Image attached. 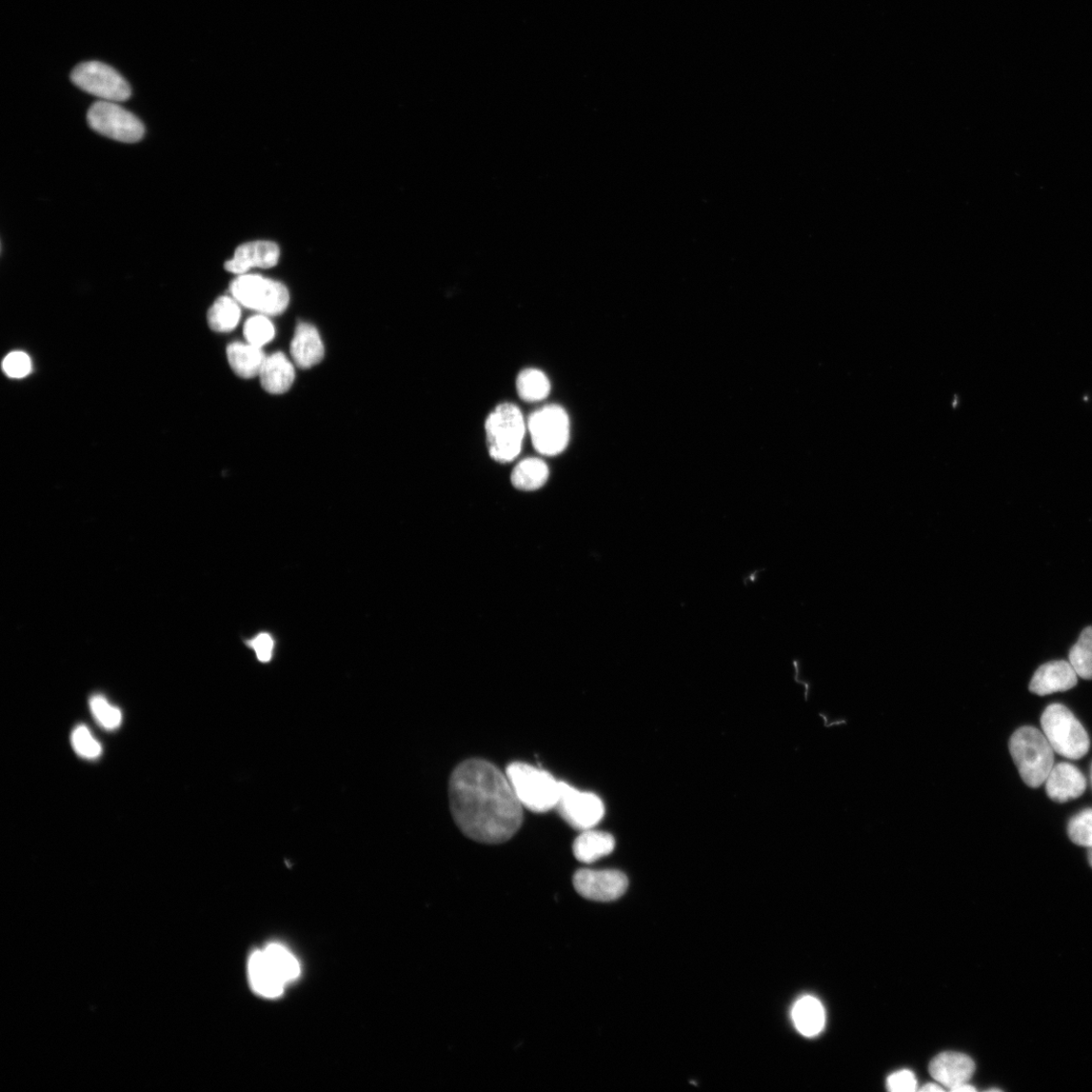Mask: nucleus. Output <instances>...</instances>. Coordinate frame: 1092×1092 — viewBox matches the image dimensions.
Listing matches in <instances>:
<instances>
[{
	"label": "nucleus",
	"instance_id": "29",
	"mask_svg": "<svg viewBox=\"0 0 1092 1092\" xmlns=\"http://www.w3.org/2000/svg\"><path fill=\"white\" fill-rule=\"evenodd\" d=\"M275 335L272 322L266 315H257L248 319L244 326L246 342L257 347L269 343Z\"/></svg>",
	"mask_w": 1092,
	"mask_h": 1092
},
{
	"label": "nucleus",
	"instance_id": "15",
	"mask_svg": "<svg viewBox=\"0 0 1092 1092\" xmlns=\"http://www.w3.org/2000/svg\"><path fill=\"white\" fill-rule=\"evenodd\" d=\"M1045 784L1049 798L1059 803L1080 798L1086 789L1083 774L1068 763L1052 768Z\"/></svg>",
	"mask_w": 1092,
	"mask_h": 1092
},
{
	"label": "nucleus",
	"instance_id": "3",
	"mask_svg": "<svg viewBox=\"0 0 1092 1092\" xmlns=\"http://www.w3.org/2000/svg\"><path fill=\"white\" fill-rule=\"evenodd\" d=\"M508 780L523 807L536 813L557 806L560 781L550 773L529 764L514 762L506 769Z\"/></svg>",
	"mask_w": 1092,
	"mask_h": 1092
},
{
	"label": "nucleus",
	"instance_id": "16",
	"mask_svg": "<svg viewBox=\"0 0 1092 1092\" xmlns=\"http://www.w3.org/2000/svg\"><path fill=\"white\" fill-rule=\"evenodd\" d=\"M248 977L252 990L267 999L280 998L287 983L279 975L263 950L252 952L248 962Z\"/></svg>",
	"mask_w": 1092,
	"mask_h": 1092
},
{
	"label": "nucleus",
	"instance_id": "17",
	"mask_svg": "<svg viewBox=\"0 0 1092 1092\" xmlns=\"http://www.w3.org/2000/svg\"><path fill=\"white\" fill-rule=\"evenodd\" d=\"M324 353L319 332L307 323L297 325L291 345L294 364L301 368H311L322 362Z\"/></svg>",
	"mask_w": 1092,
	"mask_h": 1092
},
{
	"label": "nucleus",
	"instance_id": "14",
	"mask_svg": "<svg viewBox=\"0 0 1092 1092\" xmlns=\"http://www.w3.org/2000/svg\"><path fill=\"white\" fill-rule=\"evenodd\" d=\"M1079 674L1066 661L1050 662L1041 666L1029 683V691L1046 697L1056 692H1065L1078 685Z\"/></svg>",
	"mask_w": 1092,
	"mask_h": 1092
},
{
	"label": "nucleus",
	"instance_id": "11",
	"mask_svg": "<svg viewBox=\"0 0 1092 1092\" xmlns=\"http://www.w3.org/2000/svg\"><path fill=\"white\" fill-rule=\"evenodd\" d=\"M573 886L581 897L589 901L608 902L624 895L628 879L618 870L582 869L575 872Z\"/></svg>",
	"mask_w": 1092,
	"mask_h": 1092
},
{
	"label": "nucleus",
	"instance_id": "23",
	"mask_svg": "<svg viewBox=\"0 0 1092 1092\" xmlns=\"http://www.w3.org/2000/svg\"><path fill=\"white\" fill-rule=\"evenodd\" d=\"M241 304L233 296L224 295L213 304L208 313V323L212 330L226 333L234 330L240 324L241 317Z\"/></svg>",
	"mask_w": 1092,
	"mask_h": 1092
},
{
	"label": "nucleus",
	"instance_id": "37",
	"mask_svg": "<svg viewBox=\"0 0 1092 1092\" xmlns=\"http://www.w3.org/2000/svg\"><path fill=\"white\" fill-rule=\"evenodd\" d=\"M1090 778H1091V783H1092V766H1091V772H1090Z\"/></svg>",
	"mask_w": 1092,
	"mask_h": 1092
},
{
	"label": "nucleus",
	"instance_id": "36",
	"mask_svg": "<svg viewBox=\"0 0 1092 1092\" xmlns=\"http://www.w3.org/2000/svg\"><path fill=\"white\" fill-rule=\"evenodd\" d=\"M1088 861L1090 866L1092 867V847L1088 848Z\"/></svg>",
	"mask_w": 1092,
	"mask_h": 1092
},
{
	"label": "nucleus",
	"instance_id": "35",
	"mask_svg": "<svg viewBox=\"0 0 1092 1092\" xmlns=\"http://www.w3.org/2000/svg\"><path fill=\"white\" fill-rule=\"evenodd\" d=\"M976 1090L977 1089L975 1087H973L972 1085L965 1083V1084H962V1085L952 1089V1091H954V1092H971V1091H976Z\"/></svg>",
	"mask_w": 1092,
	"mask_h": 1092
},
{
	"label": "nucleus",
	"instance_id": "27",
	"mask_svg": "<svg viewBox=\"0 0 1092 1092\" xmlns=\"http://www.w3.org/2000/svg\"><path fill=\"white\" fill-rule=\"evenodd\" d=\"M89 708L95 722L104 729L115 730L121 726L122 711L112 705L102 695H93L89 700Z\"/></svg>",
	"mask_w": 1092,
	"mask_h": 1092
},
{
	"label": "nucleus",
	"instance_id": "5",
	"mask_svg": "<svg viewBox=\"0 0 1092 1092\" xmlns=\"http://www.w3.org/2000/svg\"><path fill=\"white\" fill-rule=\"evenodd\" d=\"M1043 733L1055 752L1070 760H1079L1089 750L1088 734L1067 707L1052 704L1041 719Z\"/></svg>",
	"mask_w": 1092,
	"mask_h": 1092
},
{
	"label": "nucleus",
	"instance_id": "34",
	"mask_svg": "<svg viewBox=\"0 0 1092 1092\" xmlns=\"http://www.w3.org/2000/svg\"><path fill=\"white\" fill-rule=\"evenodd\" d=\"M944 1090H945L944 1087H942L938 1084H935V1083H928V1084H927V1085H925L924 1087L921 1088V1091H937V1092H939V1091H944Z\"/></svg>",
	"mask_w": 1092,
	"mask_h": 1092
},
{
	"label": "nucleus",
	"instance_id": "26",
	"mask_svg": "<svg viewBox=\"0 0 1092 1092\" xmlns=\"http://www.w3.org/2000/svg\"><path fill=\"white\" fill-rule=\"evenodd\" d=\"M1069 663L1079 677L1092 680V626L1085 628L1069 651Z\"/></svg>",
	"mask_w": 1092,
	"mask_h": 1092
},
{
	"label": "nucleus",
	"instance_id": "1",
	"mask_svg": "<svg viewBox=\"0 0 1092 1092\" xmlns=\"http://www.w3.org/2000/svg\"><path fill=\"white\" fill-rule=\"evenodd\" d=\"M448 797L454 823L474 842L503 844L522 825L523 806L506 773L486 760L470 759L456 767Z\"/></svg>",
	"mask_w": 1092,
	"mask_h": 1092
},
{
	"label": "nucleus",
	"instance_id": "31",
	"mask_svg": "<svg viewBox=\"0 0 1092 1092\" xmlns=\"http://www.w3.org/2000/svg\"><path fill=\"white\" fill-rule=\"evenodd\" d=\"M3 369L12 379H23L32 371V361L27 353L13 351L6 356Z\"/></svg>",
	"mask_w": 1092,
	"mask_h": 1092
},
{
	"label": "nucleus",
	"instance_id": "30",
	"mask_svg": "<svg viewBox=\"0 0 1092 1092\" xmlns=\"http://www.w3.org/2000/svg\"><path fill=\"white\" fill-rule=\"evenodd\" d=\"M1068 835L1075 844L1092 847V809H1086L1069 822Z\"/></svg>",
	"mask_w": 1092,
	"mask_h": 1092
},
{
	"label": "nucleus",
	"instance_id": "12",
	"mask_svg": "<svg viewBox=\"0 0 1092 1092\" xmlns=\"http://www.w3.org/2000/svg\"><path fill=\"white\" fill-rule=\"evenodd\" d=\"M279 246L270 241H254L238 247L233 258L225 264L227 271L241 275L252 268H270L279 263Z\"/></svg>",
	"mask_w": 1092,
	"mask_h": 1092
},
{
	"label": "nucleus",
	"instance_id": "20",
	"mask_svg": "<svg viewBox=\"0 0 1092 1092\" xmlns=\"http://www.w3.org/2000/svg\"><path fill=\"white\" fill-rule=\"evenodd\" d=\"M614 848L615 840L610 833L587 829L574 840L572 852L578 861L592 864L610 855Z\"/></svg>",
	"mask_w": 1092,
	"mask_h": 1092
},
{
	"label": "nucleus",
	"instance_id": "22",
	"mask_svg": "<svg viewBox=\"0 0 1092 1092\" xmlns=\"http://www.w3.org/2000/svg\"><path fill=\"white\" fill-rule=\"evenodd\" d=\"M549 469L540 459H526L516 466L511 482L516 489L531 492L543 488L548 480Z\"/></svg>",
	"mask_w": 1092,
	"mask_h": 1092
},
{
	"label": "nucleus",
	"instance_id": "2",
	"mask_svg": "<svg viewBox=\"0 0 1092 1092\" xmlns=\"http://www.w3.org/2000/svg\"><path fill=\"white\" fill-rule=\"evenodd\" d=\"M1009 750L1024 782L1031 787L1042 786L1054 767V749L1039 729L1025 726L1012 734Z\"/></svg>",
	"mask_w": 1092,
	"mask_h": 1092
},
{
	"label": "nucleus",
	"instance_id": "21",
	"mask_svg": "<svg viewBox=\"0 0 1092 1092\" xmlns=\"http://www.w3.org/2000/svg\"><path fill=\"white\" fill-rule=\"evenodd\" d=\"M794 1026L804 1037L818 1036L825 1024V1011L822 1003L813 997L801 998L792 1008Z\"/></svg>",
	"mask_w": 1092,
	"mask_h": 1092
},
{
	"label": "nucleus",
	"instance_id": "18",
	"mask_svg": "<svg viewBox=\"0 0 1092 1092\" xmlns=\"http://www.w3.org/2000/svg\"><path fill=\"white\" fill-rule=\"evenodd\" d=\"M260 377L262 386L267 393L281 394L292 386L294 368L284 353L276 352L267 356Z\"/></svg>",
	"mask_w": 1092,
	"mask_h": 1092
},
{
	"label": "nucleus",
	"instance_id": "13",
	"mask_svg": "<svg viewBox=\"0 0 1092 1092\" xmlns=\"http://www.w3.org/2000/svg\"><path fill=\"white\" fill-rule=\"evenodd\" d=\"M976 1071L973 1060L958 1052H945L932 1059L929 1074L935 1080L951 1091L968 1083Z\"/></svg>",
	"mask_w": 1092,
	"mask_h": 1092
},
{
	"label": "nucleus",
	"instance_id": "24",
	"mask_svg": "<svg viewBox=\"0 0 1092 1092\" xmlns=\"http://www.w3.org/2000/svg\"><path fill=\"white\" fill-rule=\"evenodd\" d=\"M516 386H518L521 398L528 403L541 402L546 399L550 392L547 376L542 370L535 368L522 370L518 377Z\"/></svg>",
	"mask_w": 1092,
	"mask_h": 1092
},
{
	"label": "nucleus",
	"instance_id": "32",
	"mask_svg": "<svg viewBox=\"0 0 1092 1092\" xmlns=\"http://www.w3.org/2000/svg\"><path fill=\"white\" fill-rule=\"evenodd\" d=\"M917 1079L909 1070H901L891 1075L887 1079V1088L896 1092H912L917 1090Z\"/></svg>",
	"mask_w": 1092,
	"mask_h": 1092
},
{
	"label": "nucleus",
	"instance_id": "10",
	"mask_svg": "<svg viewBox=\"0 0 1092 1092\" xmlns=\"http://www.w3.org/2000/svg\"><path fill=\"white\" fill-rule=\"evenodd\" d=\"M555 808L566 823L579 830L592 829L602 821L605 814V806L599 797L580 791L566 782H560L559 800Z\"/></svg>",
	"mask_w": 1092,
	"mask_h": 1092
},
{
	"label": "nucleus",
	"instance_id": "7",
	"mask_svg": "<svg viewBox=\"0 0 1092 1092\" xmlns=\"http://www.w3.org/2000/svg\"><path fill=\"white\" fill-rule=\"evenodd\" d=\"M527 426L533 446L541 454L558 455L567 448L570 419L561 406L550 405L535 411L530 415Z\"/></svg>",
	"mask_w": 1092,
	"mask_h": 1092
},
{
	"label": "nucleus",
	"instance_id": "4",
	"mask_svg": "<svg viewBox=\"0 0 1092 1092\" xmlns=\"http://www.w3.org/2000/svg\"><path fill=\"white\" fill-rule=\"evenodd\" d=\"M526 432L521 411L513 404L495 408L486 421V434L491 458L498 463H510L520 455Z\"/></svg>",
	"mask_w": 1092,
	"mask_h": 1092
},
{
	"label": "nucleus",
	"instance_id": "6",
	"mask_svg": "<svg viewBox=\"0 0 1092 1092\" xmlns=\"http://www.w3.org/2000/svg\"><path fill=\"white\" fill-rule=\"evenodd\" d=\"M230 292L241 306L266 316L284 313L290 303L289 291L282 283L257 274L237 276Z\"/></svg>",
	"mask_w": 1092,
	"mask_h": 1092
},
{
	"label": "nucleus",
	"instance_id": "33",
	"mask_svg": "<svg viewBox=\"0 0 1092 1092\" xmlns=\"http://www.w3.org/2000/svg\"><path fill=\"white\" fill-rule=\"evenodd\" d=\"M249 646L254 649L257 659L262 663H268L271 660L274 642L268 633L258 634L249 642Z\"/></svg>",
	"mask_w": 1092,
	"mask_h": 1092
},
{
	"label": "nucleus",
	"instance_id": "25",
	"mask_svg": "<svg viewBox=\"0 0 1092 1092\" xmlns=\"http://www.w3.org/2000/svg\"><path fill=\"white\" fill-rule=\"evenodd\" d=\"M265 955L274 969L279 972L287 984L293 982L301 976L300 962L292 952L281 944H269L264 950Z\"/></svg>",
	"mask_w": 1092,
	"mask_h": 1092
},
{
	"label": "nucleus",
	"instance_id": "28",
	"mask_svg": "<svg viewBox=\"0 0 1092 1092\" xmlns=\"http://www.w3.org/2000/svg\"><path fill=\"white\" fill-rule=\"evenodd\" d=\"M71 745L79 757L86 760H96L102 756L103 747L93 737L88 726H76L71 734Z\"/></svg>",
	"mask_w": 1092,
	"mask_h": 1092
},
{
	"label": "nucleus",
	"instance_id": "19",
	"mask_svg": "<svg viewBox=\"0 0 1092 1092\" xmlns=\"http://www.w3.org/2000/svg\"><path fill=\"white\" fill-rule=\"evenodd\" d=\"M227 356L233 371L246 380L260 376L267 359L262 347L248 343L230 344L227 348Z\"/></svg>",
	"mask_w": 1092,
	"mask_h": 1092
},
{
	"label": "nucleus",
	"instance_id": "9",
	"mask_svg": "<svg viewBox=\"0 0 1092 1092\" xmlns=\"http://www.w3.org/2000/svg\"><path fill=\"white\" fill-rule=\"evenodd\" d=\"M71 82L102 101L121 103L131 96L126 79L111 66L98 62L77 65L71 73Z\"/></svg>",
	"mask_w": 1092,
	"mask_h": 1092
},
{
	"label": "nucleus",
	"instance_id": "8",
	"mask_svg": "<svg viewBox=\"0 0 1092 1092\" xmlns=\"http://www.w3.org/2000/svg\"><path fill=\"white\" fill-rule=\"evenodd\" d=\"M88 122L96 133L123 143H136L141 140L145 127L129 111L114 102L99 101L89 111Z\"/></svg>",
	"mask_w": 1092,
	"mask_h": 1092
}]
</instances>
